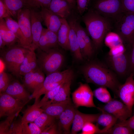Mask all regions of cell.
I'll return each mask as SVG.
<instances>
[{
	"label": "cell",
	"instance_id": "1",
	"mask_svg": "<svg viewBox=\"0 0 134 134\" xmlns=\"http://www.w3.org/2000/svg\"><path fill=\"white\" fill-rule=\"evenodd\" d=\"M81 71L87 82L108 88L117 97L118 90L121 84L112 70L102 63L91 62L83 66Z\"/></svg>",
	"mask_w": 134,
	"mask_h": 134
},
{
	"label": "cell",
	"instance_id": "24",
	"mask_svg": "<svg viewBox=\"0 0 134 134\" xmlns=\"http://www.w3.org/2000/svg\"><path fill=\"white\" fill-rule=\"evenodd\" d=\"M34 51L29 49L26 53L20 68L21 76H23L39 67Z\"/></svg>",
	"mask_w": 134,
	"mask_h": 134
},
{
	"label": "cell",
	"instance_id": "14",
	"mask_svg": "<svg viewBox=\"0 0 134 134\" xmlns=\"http://www.w3.org/2000/svg\"><path fill=\"white\" fill-rule=\"evenodd\" d=\"M23 85L34 95L42 85L45 78L44 73L39 68L23 76Z\"/></svg>",
	"mask_w": 134,
	"mask_h": 134
},
{
	"label": "cell",
	"instance_id": "6",
	"mask_svg": "<svg viewBox=\"0 0 134 134\" xmlns=\"http://www.w3.org/2000/svg\"><path fill=\"white\" fill-rule=\"evenodd\" d=\"M73 77V72L71 68L47 75L42 86L34 96L35 100H38L41 95L45 94L61 84L72 80Z\"/></svg>",
	"mask_w": 134,
	"mask_h": 134
},
{
	"label": "cell",
	"instance_id": "44",
	"mask_svg": "<svg viewBox=\"0 0 134 134\" xmlns=\"http://www.w3.org/2000/svg\"><path fill=\"white\" fill-rule=\"evenodd\" d=\"M90 0H76L78 13L82 15L88 9Z\"/></svg>",
	"mask_w": 134,
	"mask_h": 134
},
{
	"label": "cell",
	"instance_id": "3",
	"mask_svg": "<svg viewBox=\"0 0 134 134\" xmlns=\"http://www.w3.org/2000/svg\"><path fill=\"white\" fill-rule=\"evenodd\" d=\"M36 53L38 67L46 75L58 71L64 61L63 54L57 48L47 51L42 50L39 47Z\"/></svg>",
	"mask_w": 134,
	"mask_h": 134
},
{
	"label": "cell",
	"instance_id": "10",
	"mask_svg": "<svg viewBox=\"0 0 134 134\" xmlns=\"http://www.w3.org/2000/svg\"><path fill=\"white\" fill-rule=\"evenodd\" d=\"M97 108L109 113L116 117L119 121L122 122L131 116L132 113L127 106L122 101L115 99Z\"/></svg>",
	"mask_w": 134,
	"mask_h": 134
},
{
	"label": "cell",
	"instance_id": "43",
	"mask_svg": "<svg viewBox=\"0 0 134 134\" xmlns=\"http://www.w3.org/2000/svg\"><path fill=\"white\" fill-rule=\"evenodd\" d=\"M93 123L88 122L86 123L82 128V133L83 134H92L97 133L98 130L96 125Z\"/></svg>",
	"mask_w": 134,
	"mask_h": 134
},
{
	"label": "cell",
	"instance_id": "46",
	"mask_svg": "<svg viewBox=\"0 0 134 134\" xmlns=\"http://www.w3.org/2000/svg\"><path fill=\"white\" fill-rule=\"evenodd\" d=\"M12 16L10 11L2 0H0V19Z\"/></svg>",
	"mask_w": 134,
	"mask_h": 134
},
{
	"label": "cell",
	"instance_id": "48",
	"mask_svg": "<svg viewBox=\"0 0 134 134\" xmlns=\"http://www.w3.org/2000/svg\"><path fill=\"white\" fill-rule=\"evenodd\" d=\"M130 46L131 49L129 53L130 67L129 71L134 74V40Z\"/></svg>",
	"mask_w": 134,
	"mask_h": 134
},
{
	"label": "cell",
	"instance_id": "34",
	"mask_svg": "<svg viewBox=\"0 0 134 134\" xmlns=\"http://www.w3.org/2000/svg\"><path fill=\"white\" fill-rule=\"evenodd\" d=\"M107 88L100 87L93 92L94 96L100 101L105 103H107L112 99Z\"/></svg>",
	"mask_w": 134,
	"mask_h": 134
},
{
	"label": "cell",
	"instance_id": "21",
	"mask_svg": "<svg viewBox=\"0 0 134 134\" xmlns=\"http://www.w3.org/2000/svg\"><path fill=\"white\" fill-rule=\"evenodd\" d=\"M100 113L95 114H85L76 110L71 131V134H76L82 130L84 125L88 122H96Z\"/></svg>",
	"mask_w": 134,
	"mask_h": 134
},
{
	"label": "cell",
	"instance_id": "23",
	"mask_svg": "<svg viewBox=\"0 0 134 134\" xmlns=\"http://www.w3.org/2000/svg\"><path fill=\"white\" fill-rule=\"evenodd\" d=\"M67 20V21L69 25V50L73 53L76 59L82 60L83 57L80 51L73 22L71 17Z\"/></svg>",
	"mask_w": 134,
	"mask_h": 134
},
{
	"label": "cell",
	"instance_id": "5",
	"mask_svg": "<svg viewBox=\"0 0 134 134\" xmlns=\"http://www.w3.org/2000/svg\"><path fill=\"white\" fill-rule=\"evenodd\" d=\"M113 26L124 43L130 45L134 40V13L123 12L113 22Z\"/></svg>",
	"mask_w": 134,
	"mask_h": 134
},
{
	"label": "cell",
	"instance_id": "11",
	"mask_svg": "<svg viewBox=\"0 0 134 134\" xmlns=\"http://www.w3.org/2000/svg\"><path fill=\"white\" fill-rule=\"evenodd\" d=\"M17 22L24 36L25 47L30 49L32 42L30 9L24 7L17 13Z\"/></svg>",
	"mask_w": 134,
	"mask_h": 134
},
{
	"label": "cell",
	"instance_id": "42",
	"mask_svg": "<svg viewBox=\"0 0 134 134\" xmlns=\"http://www.w3.org/2000/svg\"><path fill=\"white\" fill-rule=\"evenodd\" d=\"M123 13H134V0H121Z\"/></svg>",
	"mask_w": 134,
	"mask_h": 134
},
{
	"label": "cell",
	"instance_id": "19",
	"mask_svg": "<svg viewBox=\"0 0 134 134\" xmlns=\"http://www.w3.org/2000/svg\"><path fill=\"white\" fill-rule=\"evenodd\" d=\"M73 8L66 0H52L48 9L61 18L67 20L73 14Z\"/></svg>",
	"mask_w": 134,
	"mask_h": 134
},
{
	"label": "cell",
	"instance_id": "17",
	"mask_svg": "<svg viewBox=\"0 0 134 134\" xmlns=\"http://www.w3.org/2000/svg\"><path fill=\"white\" fill-rule=\"evenodd\" d=\"M75 107L70 104L59 117L58 129L60 133H70V127L72 124L76 110Z\"/></svg>",
	"mask_w": 134,
	"mask_h": 134
},
{
	"label": "cell",
	"instance_id": "20",
	"mask_svg": "<svg viewBox=\"0 0 134 134\" xmlns=\"http://www.w3.org/2000/svg\"><path fill=\"white\" fill-rule=\"evenodd\" d=\"M58 45L57 34L43 28L39 42V48L46 51L57 48Z\"/></svg>",
	"mask_w": 134,
	"mask_h": 134
},
{
	"label": "cell",
	"instance_id": "7",
	"mask_svg": "<svg viewBox=\"0 0 134 134\" xmlns=\"http://www.w3.org/2000/svg\"><path fill=\"white\" fill-rule=\"evenodd\" d=\"M93 9L112 23L123 13L121 0H98Z\"/></svg>",
	"mask_w": 134,
	"mask_h": 134
},
{
	"label": "cell",
	"instance_id": "47",
	"mask_svg": "<svg viewBox=\"0 0 134 134\" xmlns=\"http://www.w3.org/2000/svg\"><path fill=\"white\" fill-rule=\"evenodd\" d=\"M128 119L116 123L119 125L125 126L134 131V113L133 115Z\"/></svg>",
	"mask_w": 134,
	"mask_h": 134
},
{
	"label": "cell",
	"instance_id": "33",
	"mask_svg": "<svg viewBox=\"0 0 134 134\" xmlns=\"http://www.w3.org/2000/svg\"><path fill=\"white\" fill-rule=\"evenodd\" d=\"M104 43L110 49L119 44L123 43L119 35L115 32H108L104 38Z\"/></svg>",
	"mask_w": 134,
	"mask_h": 134
},
{
	"label": "cell",
	"instance_id": "38",
	"mask_svg": "<svg viewBox=\"0 0 134 134\" xmlns=\"http://www.w3.org/2000/svg\"><path fill=\"white\" fill-rule=\"evenodd\" d=\"M133 131V130L128 127L119 125L116 123L105 134H134V132Z\"/></svg>",
	"mask_w": 134,
	"mask_h": 134
},
{
	"label": "cell",
	"instance_id": "41",
	"mask_svg": "<svg viewBox=\"0 0 134 134\" xmlns=\"http://www.w3.org/2000/svg\"><path fill=\"white\" fill-rule=\"evenodd\" d=\"M11 80L8 74L3 71L0 73V92H4L8 86Z\"/></svg>",
	"mask_w": 134,
	"mask_h": 134
},
{
	"label": "cell",
	"instance_id": "13",
	"mask_svg": "<svg viewBox=\"0 0 134 134\" xmlns=\"http://www.w3.org/2000/svg\"><path fill=\"white\" fill-rule=\"evenodd\" d=\"M107 61L111 69L119 75L124 76L129 71V53L126 51L115 55H108Z\"/></svg>",
	"mask_w": 134,
	"mask_h": 134
},
{
	"label": "cell",
	"instance_id": "15",
	"mask_svg": "<svg viewBox=\"0 0 134 134\" xmlns=\"http://www.w3.org/2000/svg\"><path fill=\"white\" fill-rule=\"evenodd\" d=\"M30 9L32 39L30 49L35 51L39 47V42L43 28L41 24L42 20L40 11Z\"/></svg>",
	"mask_w": 134,
	"mask_h": 134
},
{
	"label": "cell",
	"instance_id": "25",
	"mask_svg": "<svg viewBox=\"0 0 134 134\" xmlns=\"http://www.w3.org/2000/svg\"><path fill=\"white\" fill-rule=\"evenodd\" d=\"M0 36L7 47L15 45L20 46L19 40L14 34L8 28L4 19H0Z\"/></svg>",
	"mask_w": 134,
	"mask_h": 134
},
{
	"label": "cell",
	"instance_id": "37",
	"mask_svg": "<svg viewBox=\"0 0 134 134\" xmlns=\"http://www.w3.org/2000/svg\"><path fill=\"white\" fill-rule=\"evenodd\" d=\"M22 123L23 134H41V130L34 122H28Z\"/></svg>",
	"mask_w": 134,
	"mask_h": 134
},
{
	"label": "cell",
	"instance_id": "36",
	"mask_svg": "<svg viewBox=\"0 0 134 134\" xmlns=\"http://www.w3.org/2000/svg\"><path fill=\"white\" fill-rule=\"evenodd\" d=\"M52 0H24V7L35 9L40 8L48 9Z\"/></svg>",
	"mask_w": 134,
	"mask_h": 134
},
{
	"label": "cell",
	"instance_id": "50",
	"mask_svg": "<svg viewBox=\"0 0 134 134\" xmlns=\"http://www.w3.org/2000/svg\"><path fill=\"white\" fill-rule=\"evenodd\" d=\"M6 46L5 44L4 41L0 36V49H3L5 48Z\"/></svg>",
	"mask_w": 134,
	"mask_h": 134
},
{
	"label": "cell",
	"instance_id": "16",
	"mask_svg": "<svg viewBox=\"0 0 134 134\" xmlns=\"http://www.w3.org/2000/svg\"><path fill=\"white\" fill-rule=\"evenodd\" d=\"M23 85L16 80L11 81L4 92L24 103L31 99L30 94Z\"/></svg>",
	"mask_w": 134,
	"mask_h": 134
},
{
	"label": "cell",
	"instance_id": "52",
	"mask_svg": "<svg viewBox=\"0 0 134 134\" xmlns=\"http://www.w3.org/2000/svg\"></svg>",
	"mask_w": 134,
	"mask_h": 134
},
{
	"label": "cell",
	"instance_id": "49",
	"mask_svg": "<svg viewBox=\"0 0 134 134\" xmlns=\"http://www.w3.org/2000/svg\"><path fill=\"white\" fill-rule=\"evenodd\" d=\"M57 125L55 122L48 128L43 131L41 134H56L60 133L57 129Z\"/></svg>",
	"mask_w": 134,
	"mask_h": 134
},
{
	"label": "cell",
	"instance_id": "39",
	"mask_svg": "<svg viewBox=\"0 0 134 134\" xmlns=\"http://www.w3.org/2000/svg\"><path fill=\"white\" fill-rule=\"evenodd\" d=\"M19 113L7 117L6 119L0 123V134H9L12 123Z\"/></svg>",
	"mask_w": 134,
	"mask_h": 134
},
{
	"label": "cell",
	"instance_id": "27",
	"mask_svg": "<svg viewBox=\"0 0 134 134\" xmlns=\"http://www.w3.org/2000/svg\"><path fill=\"white\" fill-rule=\"evenodd\" d=\"M72 80H69L64 83L51 103H71L70 97V87Z\"/></svg>",
	"mask_w": 134,
	"mask_h": 134
},
{
	"label": "cell",
	"instance_id": "40",
	"mask_svg": "<svg viewBox=\"0 0 134 134\" xmlns=\"http://www.w3.org/2000/svg\"><path fill=\"white\" fill-rule=\"evenodd\" d=\"M17 115L14 119L10 129L9 134H23V126L22 117L17 118Z\"/></svg>",
	"mask_w": 134,
	"mask_h": 134
},
{
	"label": "cell",
	"instance_id": "51",
	"mask_svg": "<svg viewBox=\"0 0 134 134\" xmlns=\"http://www.w3.org/2000/svg\"><path fill=\"white\" fill-rule=\"evenodd\" d=\"M73 7L75 6L76 0H66Z\"/></svg>",
	"mask_w": 134,
	"mask_h": 134
},
{
	"label": "cell",
	"instance_id": "29",
	"mask_svg": "<svg viewBox=\"0 0 134 134\" xmlns=\"http://www.w3.org/2000/svg\"><path fill=\"white\" fill-rule=\"evenodd\" d=\"M71 103H51L41 107L43 112L56 119L59 117L67 107Z\"/></svg>",
	"mask_w": 134,
	"mask_h": 134
},
{
	"label": "cell",
	"instance_id": "30",
	"mask_svg": "<svg viewBox=\"0 0 134 134\" xmlns=\"http://www.w3.org/2000/svg\"><path fill=\"white\" fill-rule=\"evenodd\" d=\"M4 19L8 28L14 34L19 40L20 46L25 48L24 37L18 22L11 17H8Z\"/></svg>",
	"mask_w": 134,
	"mask_h": 134
},
{
	"label": "cell",
	"instance_id": "22",
	"mask_svg": "<svg viewBox=\"0 0 134 134\" xmlns=\"http://www.w3.org/2000/svg\"><path fill=\"white\" fill-rule=\"evenodd\" d=\"M98 117L96 125L98 134H105L117 122L118 119L113 115L102 110Z\"/></svg>",
	"mask_w": 134,
	"mask_h": 134
},
{
	"label": "cell",
	"instance_id": "31",
	"mask_svg": "<svg viewBox=\"0 0 134 134\" xmlns=\"http://www.w3.org/2000/svg\"><path fill=\"white\" fill-rule=\"evenodd\" d=\"M56 119V118L43 112L34 122L42 132L54 123Z\"/></svg>",
	"mask_w": 134,
	"mask_h": 134
},
{
	"label": "cell",
	"instance_id": "2",
	"mask_svg": "<svg viewBox=\"0 0 134 134\" xmlns=\"http://www.w3.org/2000/svg\"><path fill=\"white\" fill-rule=\"evenodd\" d=\"M82 19L91 38L94 50L99 49L106 34L113 29L112 23L93 8L89 9L83 15Z\"/></svg>",
	"mask_w": 134,
	"mask_h": 134
},
{
	"label": "cell",
	"instance_id": "32",
	"mask_svg": "<svg viewBox=\"0 0 134 134\" xmlns=\"http://www.w3.org/2000/svg\"><path fill=\"white\" fill-rule=\"evenodd\" d=\"M11 13L12 17L17 18L18 12L24 7V0H2Z\"/></svg>",
	"mask_w": 134,
	"mask_h": 134
},
{
	"label": "cell",
	"instance_id": "26",
	"mask_svg": "<svg viewBox=\"0 0 134 134\" xmlns=\"http://www.w3.org/2000/svg\"><path fill=\"white\" fill-rule=\"evenodd\" d=\"M69 25L67 20L61 19V24L58 33L59 45L66 50H69Z\"/></svg>",
	"mask_w": 134,
	"mask_h": 134
},
{
	"label": "cell",
	"instance_id": "8",
	"mask_svg": "<svg viewBox=\"0 0 134 134\" xmlns=\"http://www.w3.org/2000/svg\"><path fill=\"white\" fill-rule=\"evenodd\" d=\"M93 93L87 84L80 83L79 87L73 93L72 99L76 107L83 106L88 107H97L93 101Z\"/></svg>",
	"mask_w": 134,
	"mask_h": 134
},
{
	"label": "cell",
	"instance_id": "9",
	"mask_svg": "<svg viewBox=\"0 0 134 134\" xmlns=\"http://www.w3.org/2000/svg\"><path fill=\"white\" fill-rule=\"evenodd\" d=\"M26 104L5 92L0 93V118L19 113Z\"/></svg>",
	"mask_w": 134,
	"mask_h": 134
},
{
	"label": "cell",
	"instance_id": "12",
	"mask_svg": "<svg viewBox=\"0 0 134 134\" xmlns=\"http://www.w3.org/2000/svg\"><path fill=\"white\" fill-rule=\"evenodd\" d=\"M134 74L131 73L125 83L120 86L117 94V97L119 98L132 113L134 105Z\"/></svg>",
	"mask_w": 134,
	"mask_h": 134
},
{
	"label": "cell",
	"instance_id": "35",
	"mask_svg": "<svg viewBox=\"0 0 134 134\" xmlns=\"http://www.w3.org/2000/svg\"><path fill=\"white\" fill-rule=\"evenodd\" d=\"M65 83L61 84L46 93L41 100L38 101V104L39 106L41 107L42 106L51 103L54 100L59 89Z\"/></svg>",
	"mask_w": 134,
	"mask_h": 134
},
{
	"label": "cell",
	"instance_id": "28",
	"mask_svg": "<svg viewBox=\"0 0 134 134\" xmlns=\"http://www.w3.org/2000/svg\"><path fill=\"white\" fill-rule=\"evenodd\" d=\"M39 101L32 105L28 106L23 112V116L22 117V122H34L36 119L43 112L42 109L38 105V103Z\"/></svg>",
	"mask_w": 134,
	"mask_h": 134
},
{
	"label": "cell",
	"instance_id": "4",
	"mask_svg": "<svg viewBox=\"0 0 134 134\" xmlns=\"http://www.w3.org/2000/svg\"><path fill=\"white\" fill-rule=\"evenodd\" d=\"M29 49L17 45L2 49L0 55L7 70L17 78L21 76L20 67L26 53Z\"/></svg>",
	"mask_w": 134,
	"mask_h": 134
},
{
	"label": "cell",
	"instance_id": "45",
	"mask_svg": "<svg viewBox=\"0 0 134 134\" xmlns=\"http://www.w3.org/2000/svg\"><path fill=\"white\" fill-rule=\"evenodd\" d=\"M124 43L119 44L110 49L108 55L112 56L117 55L126 51Z\"/></svg>",
	"mask_w": 134,
	"mask_h": 134
},
{
	"label": "cell",
	"instance_id": "18",
	"mask_svg": "<svg viewBox=\"0 0 134 134\" xmlns=\"http://www.w3.org/2000/svg\"><path fill=\"white\" fill-rule=\"evenodd\" d=\"M44 25L49 30L57 34L61 24V19L48 9L42 8L40 11Z\"/></svg>",
	"mask_w": 134,
	"mask_h": 134
}]
</instances>
